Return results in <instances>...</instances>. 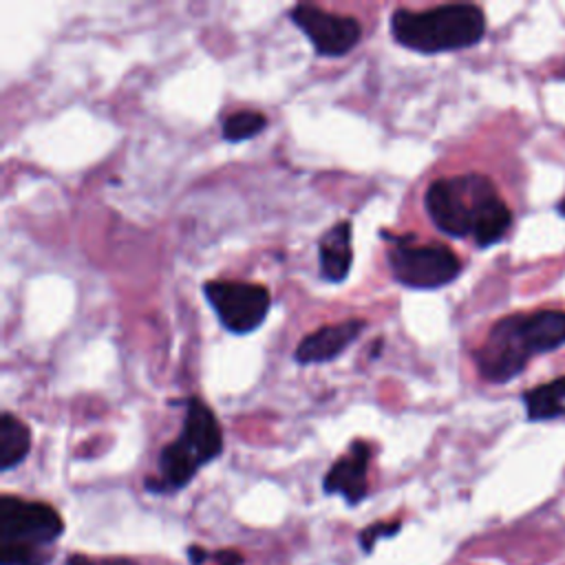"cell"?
I'll list each match as a JSON object with an SVG mask.
<instances>
[{"label":"cell","instance_id":"1","mask_svg":"<svg viewBox=\"0 0 565 565\" xmlns=\"http://www.w3.org/2000/svg\"><path fill=\"white\" fill-rule=\"evenodd\" d=\"M424 205L437 230L455 238L472 236L479 247L499 243L512 225V212L494 183L477 172L435 179Z\"/></svg>","mask_w":565,"mask_h":565},{"label":"cell","instance_id":"2","mask_svg":"<svg viewBox=\"0 0 565 565\" xmlns=\"http://www.w3.org/2000/svg\"><path fill=\"white\" fill-rule=\"evenodd\" d=\"M393 40L417 53H446L477 44L486 33V15L477 4L455 2L424 11L395 9Z\"/></svg>","mask_w":565,"mask_h":565},{"label":"cell","instance_id":"3","mask_svg":"<svg viewBox=\"0 0 565 565\" xmlns=\"http://www.w3.org/2000/svg\"><path fill=\"white\" fill-rule=\"evenodd\" d=\"M223 450V433L216 415L201 397L185 399L183 428L174 441L161 448L159 452V472L157 481L148 479L146 488L154 492L179 490L192 481L196 470Z\"/></svg>","mask_w":565,"mask_h":565},{"label":"cell","instance_id":"4","mask_svg":"<svg viewBox=\"0 0 565 565\" xmlns=\"http://www.w3.org/2000/svg\"><path fill=\"white\" fill-rule=\"evenodd\" d=\"M411 236L395 238L388 249V269L393 278L408 289H437L452 282L461 271L459 256L439 243L413 245Z\"/></svg>","mask_w":565,"mask_h":565},{"label":"cell","instance_id":"5","mask_svg":"<svg viewBox=\"0 0 565 565\" xmlns=\"http://www.w3.org/2000/svg\"><path fill=\"white\" fill-rule=\"evenodd\" d=\"M532 355L525 316H508L492 324L486 340L475 351V364L483 380L503 384L516 377Z\"/></svg>","mask_w":565,"mask_h":565},{"label":"cell","instance_id":"6","mask_svg":"<svg viewBox=\"0 0 565 565\" xmlns=\"http://www.w3.org/2000/svg\"><path fill=\"white\" fill-rule=\"evenodd\" d=\"M203 294L221 324L238 335L258 329L271 307L269 289L256 282L207 280L203 285Z\"/></svg>","mask_w":565,"mask_h":565},{"label":"cell","instance_id":"7","mask_svg":"<svg viewBox=\"0 0 565 565\" xmlns=\"http://www.w3.org/2000/svg\"><path fill=\"white\" fill-rule=\"evenodd\" d=\"M64 532L62 516L55 508L20 497H0V545L38 547L51 545Z\"/></svg>","mask_w":565,"mask_h":565},{"label":"cell","instance_id":"8","mask_svg":"<svg viewBox=\"0 0 565 565\" xmlns=\"http://www.w3.org/2000/svg\"><path fill=\"white\" fill-rule=\"evenodd\" d=\"M291 22L307 35L318 55L340 57L349 53L362 35V24L353 15H340L313 4H296Z\"/></svg>","mask_w":565,"mask_h":565},{"label":"cell","instance_id":"9","mask_svg":"<svg viewBox=\"0 0 565 565\" xmlns=\"http://www.w3.org/2000/svg\"><path fill=\"white\" fill-rule=\"evenodd\" d=\"M364 327H366V322L362 318H347L335 324L318 327L316 331L307 333L298 342L294 358L300 364L331 362L338 355H342L358 340V335L364 331Z\"/></svg>","mask_w":565,"mask_h":565},{"label":"cell","instance_id":"10","mask_svg":"<svg viewBox=\"0 0 565 565\" xmlns=\"http://www.w3.org/2000/svg\"><path fill=\"white\" fill-rule=\"evenodd\" d=\"M369 459H371L369 444L362 439H355L349 446L347 455L340 457L324 475V481H322L324 492L344 497L349 505L360 503L369 492V481H366Z\"/></svg>","mask_w":565,"mask_h":565},{"label":"cell","instance_id":"11","mask_svg":"<svg viewBox=\"0 0 565 565\" xmlns=\"http://www.w3.org/2000/svg\"><path fill=\"white\" fill-rule=\"evenodd\" d=\"M318 252H320V276L329 282H342L349 276L351 269V223L349 221H340L335 225H331L320 243H318Z\"/></svg>","mask_w":565,"mask_h":565},{"label":"cell","instance_id":"12","mask_svg":"<svg viewBox=\"0 0 565 565\" xmlns=\"http://www.w3.org/2000/svg\"><path fill=\"white\" fill-rule=\"evenodd\" d=\"M525 333L532 353H547L565 344V311L543 309L525 316Z\"/></svg>","mask_w":565,"mask_h":565},{"label":"cell","instance_id":"13","mask_svg":"<svg viewBox=\"0 0 565 565\" xmlns=\"http://www.w3.org/2000/svg\"><path fill=\"white\" fill-rule=\"evenodd\" d=\"M523 404L534 422L565 417V375L523 393Z\"/></svg>","mask_w":565,"mask_h":565},{"label":"cell","instance_id":"14","mask_svg":"<svg viewBox=\"0 0 565 565\" xmlns=\"http://www.w3.org/2000/svg\"><path fill=\"white\" fill-rule=\"evenodd\" d=\"M31 450V430L29 426L4 411L0 415V468L11 470L24 461Z\"/></svg>","mask_w":565,"mask_h":565},{"label":"cell","instance_id":"15","mask_svg":"<svg viewBox=\"0 0 565 565\" xmlns=\"http://www.w3.org/2000/svg\"><path fill=\"white\" fill-rule=\"evenodd\" d=\"M267 126V117L256 110H238L223 121V139L238 143L256 137Z\"/></svg>","mask_w":565,"mask_h":565},{"label":"cell","instance_id":"16","mask_svg":"<svg viewBox=\"0 0 565 565\" xmlns=\"http://www.w3.org/2000/svg\"><path fill=\"white\" fill-rule=\"evenodd\" d=\"M0 563L2 565H46L49 554L38 547L0 545Z\"/></svg>","mask_w":565,"mask_h":565},{"label":"cell","instance_id":"17","mask_svg":"<svg viewBox=\"0 0 565 565\" xmlns=\"http://www.w3.org/2000/svg\"><path fill=\"white\" fill-rule=\"evenodd\" d=\"M399 527H402L399 521H393V523L377 521V523L364 527L362 534H360V545H362V550H364V552H371L380 539H388V536L397 534Z\"/></svg>","mask_w":565,"mask_h":565},{"label":"cell","instance_id":"18","mask_svg":"<svg viewBox=\"0 0 565 565\" xmlns=\"http://www.w3.org/2000/svg\"><path fill=\"white\" fill-rule=\"evenodd\" d=\"M214 561H216V565H243V556L238 552H230V550L214 554Z\"/></svg>","mask_w":565,"mask_h":565},{"label":"cell","instance_id":"19","mask_svg":"<svg viewBox=\"0 0 565 565\" xmlns=\"http://www.w3.org/2000/svg\"><path fill=\"white\" fill-rule=\"evenodd\" d=\"M188 554H190V563H192V565H201V563L205 561V556H207L201 547H190Z\"/></svg>","mask_w":565,"mask_h":565},{"label":"cell","instance_id":"20","mask_svg":"<svg viewBox=\"0 0 565 565\" xmlns=\"http://www.w3.org/2000/svg\"><path fill=\"white\" fill-rule=\"evenodd\" d=\"M104 565H135V563L128 561V558H110V561H106Z\"/></svg>","mask_w":565,"mask_h":565},{"label":"cell","instance_id":"21","mask_svg":"<svg viewBox=\"0 0 565 565\" xmlns=\"http://www.w3.org/2000/svg\"><path fill=\"white\" fill-rule=\"evenodd\" d=\"M558 212H561V214H563V216H565V199H563V201H561V203H558Z\"/></svg>","mask_w":565,"mask_h":565},{"label":"cell","instance_id":"22","mask_svg":"<svg viewBox=\"0 0 565 565\" xmlns=\"http://www.w3.org/2000/svg\"><path fill=\"white\" fill-rule=\"evenodd\" d=\"M558 77H563V79H565V66H563V68H561V73H558Z\"/></svg>","mask_w":565,"mask_h":565}]
</instances>
